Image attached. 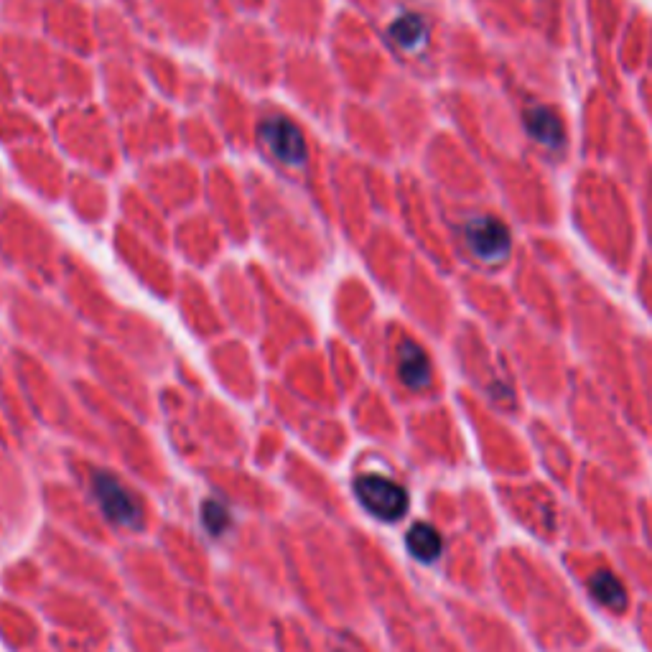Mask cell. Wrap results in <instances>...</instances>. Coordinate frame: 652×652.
<instances>
[{"label":"cell","instance_id":"8","mask_svg":"<svg viewBox=\"0 0 652 652\" xmlns=\"http://www.w3.org/2000/svg\"><path fill=\"white\" fill-rule=\"evenodd\" d=\"M589 594L594 596L599 607L609 609V612H622L627 607V589H624L622 579L612 574L609 568H599L589 576Z\"/></svg>","mask_w":652,"mask_h":652},{"label":"cell","instance_id":"9","mask_svg":"<svg viewBox=\"0 0 652 652\" xmlns=\"http://www.w3.org/2000/svg\"><path fill=\"white\" fill-rule=\"evenodd\" d=\"M405 548H408V553L416 561L433 563L439 561L441 553H444V538H441V533L433 525L416 523L405 533Z\"/></svg>","mask_w":652,"mask_h":652},{"label":"cell","instance_id":"1","mask_svg":"<svg viewBox=\"0 0 652 652\" xmlns=\"http://www.w3.org/2000/svg\"><path fill=\"white\" fill-rule=\"evenodd\" d=\"M355 497L372 518L383 523H398L411 507L408 489L385 474H360L355 479Z\"/></svg>","mask_w":652,"mask_h":652},{"label":"cell","instance_id":"6","mask_svg":"<svg viewBox=\"0 0 652 652\" xmlns=\"http://www.w3.org/2000/svg\"><path fill=\"white\" fill-rule=\"evenodd\" d=\"M388 36L405 54H421L428 44V23L421 13L403 11L388 23Z\"/></svg>","mask_w":652,"mask_h":652},{"label":"cell","instance_id":"7","mask_svg":"<svg viewBox=\"0 0 652 652\" xmlns=\"http://www.w3.org/2000/svg\"><path fill=\"white\" fill-rule=\"evenodd\" d=\"M525 128H528L530 138L538 141L546 148H561L566 141V130H563V120L558 118L556 110L551 107H533L525 113Z\"/></svg>","mask_w":652,"mask_h":652},{"label":"cell","instance_id":"4","mask_svg":"<svg viewBox=\"0 0 652 652\" xmlns=\"http://www.w3.org/2000/svg\"><path fill=\"white\" fill-rule=\"evenodd\" d=\"M464 240L472 250L474 258L484 263H502L512 250V237L505 222H500L492 214H477L464 225Z\"/></svg>","mask_w":652,"mask_h":652},{"label":"cell","instance_id":"5","mask_svg":"<svg viewBox=\"0 0 652 652\" xmlns=\"http://www.w3.org/2000/svg\"><path fill=\"white\" fill-rule=\"evenodd\" d=\"M395 365H398V377L405 388L426 390L431 385V360H428L426 349L418 342H413V339H400Z\"/></svg>","mask_w":652,"mask_h":652},{"label":"cell","instance_id":"3","mask_svg":"<svg viewBox=\"0 0 652 652\" xmlns=\"http://www.w3.org/2000/svg\"><path fill=\"white\" fill-rule=\"evenodd\" d=\"M92 495H95L97 505H100V510L105 512L110 523L128 530L141 528L143 523L141 505H138V500L130 495L128 489H125L113 474L107 472L92 474Z\"/></svg>","mask_w":652,"mask_h":652},{"label":"cell","instance_id":"10","mask_svg":"<svg viewBox=\"0 0 652 652\" xmlns=\"http://www.w3.org/2000/svg\"><path fill=\"white\" fill-rule=\"evenodd\" d=\"M202 520H204V528H207L212 535L227 533V528H230V523H232L227 507L222 505V502H217V500L204 502Z\"/></svg>","mask_w":652,"mask_h":652},{"label":"cell","instance_id":"2","mask_svg":"<svg viewBox=\"0 0 652 652\" xmlns=\"http://www.w3.org/2000/svg\"><path fill=\"white\" fill-rule=\"evenodd\" d=\"M258 141L270 156L288 169H301L309 158V146L296 123L283 113L265 115L258 123Z\"/></svg>","mask_w":652,"mask_h":652}]
</instances>
